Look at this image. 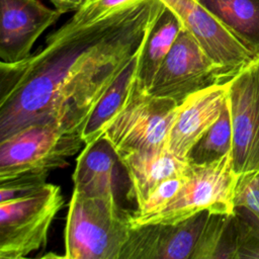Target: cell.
<instances>
[{
	"label": "cell",
	"mask_w": 259,
	"mask_h": 259,
	"mask_svg": "<svg viewBox=\"0 0 259 259\" xmlns=\"http://www.w3.org/2000/svg\"><path fill=\"white\" fill-rule=\"evenodd\" d=\"M164 6L138 0L87 24L65 23L27 58L0 62V141L36 122L83 136L99 101L142 55Z\"/></svg>",
	"instance_id": "1"
},
{
	"label": "cell",
	"mask_w": 259,
	"mask_h": 259,
	"mask_svg": "<svg viewBox=\"0 0 259 259\" xmlns=\"http://www.w3.org/2000/svg\"><path fill=\"white\" fill-rule=\"evenodd\" d=\"M116 195L88 196L73 190L66 227L67 259H120L132 223Z\"/></svg>",
	"instance_id": "2"
},
{
	"label": "cell",
	"mask_w": 259,
	"mask_h": 259,
	"mask_svg": "<svg viewBox=\"0 0 259 259\" xmlns=\"http://www.w3.org/2000/svg\"><path fill=\"white\" fill-rule=\"evenodd\" d=\"M189 175L177 195L162 210L132 219L133 227L146 224H177L195 214L235 215V193L240 175L234 168L233 150L204 163L190 162Z\"/></svg>",
	"instance_id": "3"
},
{
	"label": "cell",
	"mask_w": 259,
	"mask_h": 259,
	"mask_svg": "<svg viewBox=\"0 0 259 259\" xmlns=\"http://www.w3.org/2000/svg\"><path fill=\"white\" fill-rule=\"evenodd\" d=\"M84 145L81 134L57 122L29 124L0 141V180L20 175H49L68 165Z\"/></svg>",
	"instance_id": "4"
},
{
	"label": "cell",
	"mask_w": 259,
	"mask_h": 259,
	"mask_svg": "<svg viewBox=\"0 0 259 259\" xmlns=\"http://www.w3.org/2000/svg\"><path fill=\"white\" fill-rule=\"evenodd\" d=\"M64 205L61 187L44 185L0 202V258L22 259L45 248L51 226Z\"/></svg>",
	"instance_id": "5"
},
{
	"label": "cell",
	"mask_w": 259,
	"mask_h": 259,
	"mask_svg": "<svg viewBox=\"0 0 259 259\" xmlns=\"http://www.w3.org/2000/svg\"><path fill=\"white\" fill-rule=\"evenodd\" d=\"M178 104L173 99L150 93L137 78L126 100L104 127L102 138L117 157L162 148L166 145Z\"/></svg>",
	"instance_id": "6"
},
{
	"label": "cell",
	"mask_w": 259,
	"mask_h": 259,
	"mask_svg": "<svg viewBox=\"0 0 259 259\" xmlns=\"http://www.w3.org/2000/svg\"><path fill=\"white\" fill-rule=\"evenodd\" d=\"M230 79L183 27L148 91L180 103L198 90Z\"/></svg>",
	"instance_id": "7"
},
{
	"label": "cell",
	"mask_w": 259,
	"mask_h": 259,
	"mask_svg": "<svg viewBox=\"0 0 259 259\" xmlns=\"http://www.w3.org/2000/svg\"><path fill=\"white\" fill-rule=\"evenodd\" d=\"M234 168L239 175L259 169V56L231 80L228 95Z\"/></svg>",
	"instance_id": "8"
},
{
	"label": "cell",
	"mask_w": 259,
	"mask_h": 259,
	"mask_svg": "<svg viewBox=\"0 0 259 259\" xmlns=\"http://www.w3.org/2000/svg\"><path fill=\"white\" fill-rule=\"evenodd\" d=\"M181 19L204 53L233 78L256 56L196 0H161Z\"/></svg>",
	"instance_id": "9"
},
{
	"label": "cell",
	"mask_w": 259,
	"mask_h": 259,
	"mask_svg": "<svg viewBox=\"0 0 259 259\" xmlns=\"http://www.w3.org/2000/svg\"><path fill=\"white\" fill-rule=\"evenodd\" d=\"M210 214L203 211L177 224L133 227L120 259H192Z\"/></svg>",
	"instance_id": "10"
},
{
	"label": "cell",
	"mask_w": 259,
	"mask_h": 259,
	"mask_svg": "<svg viewBox=\"0 0 259 259\" xmlns=\"http://www.w3.org/2000/svg\"><path fill=\"white\" fill-rule=\"evenodd\" d=\"M231 80L198 90L178 104L166 140L173 155L188 160L192 149L221 116L227 104Z\"/></svg>",
	"instance_id": "11"
},
{
	"label": "cell",
	"mask_w": 259,
	"mask_h": 259,
	"mask_svg": "<svg viewBox=\"0 0 259 259\" xmlns=\"http://www.w3.org/2000/svg\"><path fill=\"white\" fill-rule=\"evenodd\" d=\"M60 16L38 0H0V62L27 58L36 39Z\"/></svg>",
	"instance_id": "12"
},
{
	"label": "cell",
	"mask_w": 259,
	"mask_h": 259,
	"mask_svg": "<svg viewBox=\"0 0 259 259\" xmlns=\"http://www.w3.org/2000/svg\"><path fill=\"white\" fill-rule=\"evenodd\" d=\"M130 181L127 196L141 206L164 181L183 175L190 169V161L173 155L165 145L159 149L134 151L117 157Z\"/></svg>",
	"instance_id": "13"
},
{
	"label": "cell",
	"mask_w": 259,
	"mask_h": 259,
	"mask_svg": "<svg viewBox=\"0 0 259 259\" xmlns=\"http://www.w3.org/2000/svg\"><path fill=\"white\" fill-rule=\"evenodd\" d=\"M116 159L115 152L103 138L85 145L76 160L73 190L88 196L115 195Z\"/></svg>",
	"instance_id": "14"
},
{
	"label": "cell",
	"mask_w": 259,
	"mask_h": 259,
	"mask_svg": "<svg viewBox=\"0 0 259 259\" xmlns=\"http://www.w3.org/2000/svg\"><path fill=\"white\" fill-rule=\"evenodd\" d=\"M182 28L179 16L165 5L149 33L139 62L138 81L145 89L150 88Z\"/></svg>",
	"instance_id": "15"
},
{
	"label": "cell",
	"mask_w": 259,
	"mask_h": 259,
	"mask_svg": "<svg viewBox=\"0 0 259 259\" xmlns=\"http://www.w3.org/2000/svg\"><path fill=\"white\" fill-rule=\"evenodd\" d=\"M259 56V0H196Z\"/></svg>",
	"instance_id": "16"
},
{
	"label": "cell",
	"mask_w": 259,
	"mask_h": 259,
	"mask_svg": "<svg viewBox=\"0 0 259 259\" xmlns=\"http://www.w3.org/2000/svg\"><path fill=\"white\" fill-rule=\"evenodd\" d=\"M141 56L123 71L95 107L83 131L84 145L102 138L104 127L126 100L138 78V67Z\"/></svg>",
	"instance_id": "17"
},
{
	"label": "cell",
	"mask_w": 259,
	"mask_h": 259,
	"mask_svg": "<svg viewBox=\"0 0 259 259\" xmlns=\"http://www.w3.org/2000/svg\"><path fill=\"white\" fill-rule=\"evenodd\" d=\"M233 148V131L229 103L227 104L215 123L207 131L201 140L192 149L189 161L204 163L224 156Z\"/></svg>",
	"instance_id": "18"
},
{
	"label": "cell",
	"mask_w": 259,
	"mask_h": 259,
	"mask_svg": "<svg viewBox=\"0 0 259 259\" xmlns=\"http://www.w3.org/2000/svg\"><path fill=\"white\" fill-rule=\"evenodd\" d=\"M189 172H190V169L187 173L183 175L172 177L170 179H167L163 183H161L153 191V193L145 200V202L141 206L137 207V209L131 213V218L138 219V218L148 217L166 207L168 203L177 195V193L185 183L189 175Z\"/></svg>",
	"instance_id": "19"
},
{
	"label": "cell",
	"mask_w": 259,
	"mask_h": 259,
	"mask_svg": "<svg viewBox=\"0 0 259 259\" xmlns=\"http://www.w3.org/2000/svg\"><path fill=\"white\" fill-rule=\"evenodd\" d=\"M236 209L248 210L259 222V169L240 175L235 193Z\"/></svg>",
	"instance_id": "20"
},
{
	"label": "cell",
	"mask_w": 259,
	"mask_h": 259,
	"mask_svg": "<svg viewBox=\"0 0 259 259\" xmlns=\"http://www.w3.org/2000/svg\"><path fill=\"white\" fill-rule=\"evenodd\" d=\"M135 1L138 0H87L66 23L69 25L87 24Z\"/></svg>",
	"instance_id": "21"
},
{
	"label": "cell",
	"mask_w": 259,
	"mask_h": 259,
	"mask_svg": "<svg viewBox=\"0 0 259 259\" xmlns=\"http://www.w3.org/2000/svg\"><path fill=\"white\" fill-rule=\"evenodd\" d=\"M51 3L55 6L61 14L67 13L70 11H78L86 2L87 0H50Z\"/></svg>",
	"instance_id": "22"
}]
</instances>
